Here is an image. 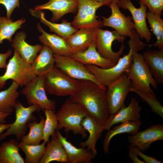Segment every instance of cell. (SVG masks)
I'll list each match as a JSON object with an SVG mask.
<instances>
[{
  "instance_id": "obj_28",
  "label": "cell",
  "mask_w": 163,
  "mask_h": 163,
  "mask_svg": "<svg viewBox=\"0 0 163 163\" xmlns=\"http://www.w3.org/2000/svg\"><path fill=\"white\" fill-rule=\"evenodd\" d=\"M19 143L11 139L0 145V163H24L19 153Z\"/></svg>"
},
{
  "instance_id": "obj_8",
  "label": "cell",
  "mask_w": 163,
  "mask_h": 163,
  "mask_svg": "<svg viewBox=\"0 0 163 163\" xmlns=\"http://www.w3.org/2000/svg\"><path fill=\"white\" fill-rule=\"evenodd\" d=\"M112 1L78 0L77 14L71 22L72 26L77 30L85 28H100L102 26V21L97 19L96 12L101 6H109Z\"/></svg>"
},
{
  "instance_id": "obj_29",
  "label": "cell",
  "mask_w": 163,
  "mask_h": 163,
  "mask_svg": "<svg viewBox=\"0 0 163 163\" xmlns=\"http://www.w3.org/2000/svg\"><path fill=\"white\" fill-rule=\"evenodd\" d=\"M141 124L140 121L126 122L115 126L113 129L108 131L104 141L103 149L104 153L108 152L110 142L115 136L124 133L133 135L138 131Z\"/></svg>"
},
{
  "instance_id": "obj_22",
  "label": "cell",
  "mask_w": 163,
  "mask_h": 163,
  "mask_svg": "<svg viewBox=\"0 0 163 163\" xmlns=\"http://www.w3.org/2000/svg\"><path fill=\"white\" fill-rule=\"evenodd\" d=\"M26 34L24 32H19L12 40L11 45L24 61L31 65L43 45H30L26 41Z\"/></svg>"
},
{
  "instance_id": "obj_25",
  "label": "cell",
  "mask_w": 163,
  "mask_h": 163,
  "mask_svg": "<svg viewBox=\"0 0 163 163\" xmlns=\"http://www.w3.org/2000/svg\"><path fill=\"white\" fill-rule=\"evenodd\" d=\"M56 161L67 163L66 152L56 134L52 136L51 140L45 146L44 154L39 163H49Z\"/></svg>"
},
{
  "instance_id": "obj_34",
  "label": "cell",
  "mask_w": 163,
  "mask_h": 163,
  "mask_svg": "<svg viewBox=\"0 0 163 163\" xmlns=\"http://www.w3.org/2000/svg\"><path fill=\"white\" fill-rule=\"evenodd\" d=\"M45 143L37 145L26 144L21 142L19 146L25 154L26 163H39L45 150Z\"/></svg>"
},
{
  "instance_id": "obj_9",
  "label": "cell",
  "mask_w": 163,
  "mask_h": 163,
  "mask_svg": "<svg viewBox=\"0 0 163 163\" xmlns=\"http://www.w3.org/2000/svg\"><path fill=\"white\" fill-rule=\"evenodd\" d=\"M40 109L37 105H33L25 107L21 102L17 101L14 108L15 120L5 132L0 135V141L12 135L15 136L18 141L20 140L22 136L26 133L28 123L36 120L37 118L33 113L40 111Z\"/></svg>"
},
{
  "instance_id": "obj_14",
  "label": "cell",
  "mask_w": 163,
  "mask_h": 163,
  "mask_svg": "<svg viewBox=\"0 0 163 163\" xmlns=\"http://www.w3.org/2000/svg\"><path fill=\"white\" fill-rule=\"evenodd\" d=\"M140 7L136 8L130 0H119L120 7L128 10L132 15L135 30L140 39L149 43L152 38V33L148 28L146 22L147 7L139 2Z\"/></svg>"
},
{
  "instance_id": "obj_38",
  "label": "cell",
  "mask_w": 163,
  "mask_h": 163,
  "mask_svg": "<svg viewBox=\"0 0 163 163\" xmlns=\"http://www.w3.org/2000/svg\"><path fill=\"white\" fill-rule=\"evenodd\" d=\"M129 150H130L142 158L146 163H161L162 162L155 158L146 155L137 147L129 145L128 146Z\"/></svg>"
},
{
  "instance_id": "obj_19",
  "label": "cell",
  "mask_w": 163,
  "mask_h": 163,
  "mask_svg": "<svg viewBox=\"0 0 163 163\" xmlns=\"http://www.w3.org/2000/svg\"><path fill=\"white\" fill-rule=\"evenodd\" d=\"M78 8V0H50L46 3L37 6L34 10H50L53 14L51 21L56 22L67 14L76 13Z\"/></svg>"
},
{
  "instance_id": "obj_21",
  "label": "cell",
  "mask_w": 163,
  "mask_h": 163,
  "mask_svg": "<svg viewBox=\"0 0 163 163\" xmlns=\"http://www.w3.org/2000/svg\"><path fill=\"white\" fill-rule=\"evenodd\" d=\"M82 125L89 134L88 139L85 141L80 143L82 147H86L95 155L97 154L96 145L97 141L101 136V134L104 130V125L89 115L83 119Z\"/></svg>"
},
{
  "instance_id": "obj_18",
  "label": "cell",
  "mask_w": 163,
  "mask_h": 163,
  "mask_svg": "<svg viewBox=\"0 0 163 163\" xmlns=\"http://www.w3.org/2000/svg\"><path fill=\"white\" fill-rule=\"evenodd\" d=\"M37 28L41 34L39 36L40 41L43 45L49 47L54 54L70 56L74 53L68 44L66 40L56 34H51L45 31L40 23Z\"/></svg>"
},
{
  "instance_id": "obj_30",
  "label": "cell",
  "mask_w": 163,
  "mask_h": 163,
  "mask_svg": "<svg viewBox=\"0 0 163 163\" xmlns=\"http://www.w3.org/2000/svg\"><path fill=\"white\" fill-rule=\"evenodd\" d=\"M19 86L12 81L8 88L0 91V112L11 113L13 112L20 94L18 90Z\"/></svg>"
},
{
  "instance_id": "obj_44",
  "label": "cell",
  "mask_w": 163,
  "mask_h": 163,
  "mask_svg": "<svg viewBox=\"0 0 163 163\" xmlns=\"http://www.w3.org/2000/svg\"><path fill=\"white\" fill-rule=\"evenodd\" d=\"M96 1H98V2H101L105 1L107 0H94ZM112 1L114 2L117 3L119 5V0H111Z\"/></svg>"
},
{
  "instance_id": "obj_1",
  "label": "cell",
  "mask_w": 163,
  "mask_h": 163,
  "mask_svg": "<svg viewBox=\"0 0 163 163\" xmlns=\"http://www.w3.org/2000/svg\"><path fill=\"white\" fill-rule=\"evenodd\" d=\"M80 82L78 91L69 98L82 104L89 115L104 125L110 114L106 90L90 81L80 80Z\"/></svg>"
},
{
  "instance_id": "obj_40",
  "label": "cell",
  "mask_w": 163,
  "mask_h": 163,
  "mask_svg": "<svg viewBox=\"0 0 163 163\" xmlns=\"http://www.w3.org/2000/svg\"><path fill=\"white\" fill-rule=\"evenodd\" d=\"M12 53V51L10 49L5 53H0V68H6L7 65V60Z\"/></svg>"
},
{
  "instance_id": "obj_24",
  "label": "cell",
  "mask_w": 163,
  "mask_h": 163,
  "mask_svg": "<svg viewBox=\"0 0 163 163\" xmlns=\"http://www.w3.org/2000/svg\"><path fill=\"white\" fill-rule=\"evenodd\" d=\"M31 64L37 76L45 75L55 66L54 53L46 46L43 45Z\"/></svg>"
},
{
  "instance_id": "obj_32",
  "label": "cell",
  "mask_w": 163,
  "mask_h": 163,
  "mask_svg": "<svg viewBox=\"0 0 163 163\" xmlns=\"http://www.w3.org/2000/svg\"><path fill=\"white\" fill-rule=\"evenodd\" d=\"M26 21L24 18L13 21L11 19L0 16V44L7 40L12 42V37Z\"/></svg>"
},
{
  "instance_id": "obj_4",
  "label": "cell",
  "mask_w": 163,
  "mask_h": 163,
  "mask_svg": "<svg viewBox=\"0 0 163 163\" xmlns=\"http://www.w3.org/2000/svg\"><path fill=\"white\" fill-rule=\"evenodd\" d=\"M125 74L130 80L132 87L146 93H153L151 86L156 89L158 83L145 61L142 55L135 53L132 63Z\"/></svg>"
},
{
  "instance_id": "obj_6",
  "label": "cell",
  "mask_w": 163,
  "mask_h": 163,
  "mask_svg": "<svg viewBox=\"0 0 163 163\" xmlns=\"http://www.w3.org/2000/svg\"><path fill=\"white\" fill-rule=\"evenodd\" d=\"M80 83V80L71 77L55 66L45 75V89L51 95H72L78 91Z\"/></svg>"
},
{
  "instance_id": "obj_33",
  "label": "cell",
  "mask_w": 163,
  "mask_h": 163,
  "mask_svg": "<svg viewBox=\"0 0 163 163\" xmlns=\"http://www.w3.org/2000/svg\"><path fill=\"white\" fill-rule=\"evenodd\" d=\"M146 18L156 38L155 43L148 46L163 49V20L159 16L149 11L146 12Z\"/></svg>"
},
{
  "instance_id": "obj_39",
  "label": "cell",
  "mask_w": 163,
  "mask_h": 163,
  "mask_svg": "<svg viewBox=\"0 0 163 163\" xmlns=\"http://www.w3.org/2000/svg\"><path fill=\"white\" fill-rule=\"evenodd\" d=\"M0 4L4 6L6 10V17L11 19L12 12L16 7L19 8V0H0Z\"/></svg>"
},
{
  "instance_id": "obj_35",
  "label": "cell",
  "mask_w": 163,
  "mask_h": 163,
  "mask_svg": "<svg viewBox=\"0 0 163 163\" xmlns=\"http://www.w3.org/2000/svg\"><path fill=\"white\" fill-rule=\"evenodd\" d=\"M46 118L44 124L43 140L45 143L49 141V138L56 134L57 129L58 120L55 110H44Z\"/></svg>"
},
{
  "instance_id": "obj_31",
  "label": "cell",
  "mask_w": 163,
  "mask_h": 163,
  "mask_svg": "<svg viewBox=\"0 0 163 163\" xmlns=\"http://www.w3.org/2000/svg\"><path fill=\"white\" fill-rule=\"evenodd\" d=\"M45 119L42 117L40 121L38 123L34 120L29 123L28 127L29 130L28 134L22 136L21 142L24 144L30 145H37L43 140V129Z\"/></svg>"
},
{
  "instance_id": "obj_43",
  "label": "cell",
  "mask_w": 163,
  "mask_h": 163,
  "mask_svg": "<svg viewBox=\"0 0 163 163\" xmlns=\"http://www.w3.org/2000/svg\"><path fill=\"white\" fill-rule=\"evenodd\" d=\"M12 123H1L0 124V135L5 130L9 128L11 126Z\"/></svg>"
},
{
  "instance_id": "obj_10",
  "label": "cell",
  "mask_w": 163,
  "mask_h": 163,
  "mask_svg": "<svg viewBox=\"0 0 163 163\" xmlns=\"http://www.w3.org/2000/svg\"><path fill=\"white\" fill-rule=\"evenodd\" d=\"M55 66L71 77L78 80L93 82L102 88L107 90L86 66L70 56L54 54Z\"/></svg>"
},
{
  "instance_id": "obj_17",
  "label": "cell",
  "mask_w": 163,
  "mask_h": 163,
  "mask_svg": "<svg viewBox=\"0 0 163 163\" xmlns=\"http://www.w3.org/2000/svg\"><path fill=\"white\" fill-rule=\"evenodd\" d=\"M70 56L85 65H91L103 69L110 68L116 64L104 57L98 52L95 41L86 50L75 52Z\"/></svg>"
},
{
  "instance_id": "obj_27",
  "label": "cell",
  "mask_w": 163,
  "mask_h": 163,
  "mask_svg": "<svg viewBox=\"0 0 163 163\" xmlns=\"http://www.w3.org/2000/svg\"><path fill=\"white\" fill-rule=\"evenodd\" d=\"M157 83L163 84V49L147 50L142 54Z\"/></svg>"
},
{
  "instance_id": "obj_16",
  "label": "cell",
  "mask_w": 163,
  "mask_h": 163,
  "mask_svg": "<svg viewBox=\"0 0 163 163\" xmlns=\"http://www.w3.org/2000/svg\"><path fill=\"white\" fill-rule=\"evenodd\" d=\"M141 110L139 101L134 97H132L128 106H125L115 113L110 114L104 125V130L108 131L113 125L118 123L140 121Z\"/></svg>"
},
{
  "instance_id": "obj_11",
  "label": "cell",
  "mask_w": 163,
  "mask_h": 163,
  "mask_svg": "<svg viewBox=\"0 0 163 163\" xmlns=\"http://www.w3.org/2000/svg\"><path fill=\"white\" fill-rule=\"evenodd\" d=\"M45 75L37 76L24 86L21 93L25 96L28 105H37L43 110H55V101L48 98L46 94Z\"/></svg>"
},
{
  "instance_id": "obj_2",
  "label": "cell",
  "mask_w": 163,
  "mask_h": 163,
  "mask_svg": "<svg viewBox=\"0 0 163 163\" xmlns=\"http://www.w3.org/2000/svg\"><path fill=\"white\" fill-rule=\"evenodd\" d=\"M129 37L128 42L129 52L122 57H120L113 67L105 69L91 65H85L97 79L107 88L128 71L132 63L134 54L148 46L142 41L134 29L132 30Z\"/></svg>"
},
{
  "instance_id": "obj_37",
  "label": "cell",
  "mask_w": 163,
  "mask_h": 163,
  "mask_svg": "<svg viewBox=\"0 0 163 163\" xmlns=\"http://www.w3.org/2000/svg\"><path fill=\"white\" fill-rule=\"evenodd\" d=\"M139 2L146 5L148 11L161 17L163 14V0H139Z\"/></svg>"
},
{
  "instance_id": "obj_23",
  "label": "cell",
  "mask_w": 163,
  "mask_h": 163,
  "mask_svg": "<svg viewBox=\"0 0 163 163\" xmlns=\"http://www.w3.org/2000/svg\"><path fill=\"white\" fill-rule=\"evenodd\" d=\"M96 28L79 29L66 40L74 53L86 50L95 41Z\"/></svg>"
},
{
  "instance_id": "obj_42",
  "label": "cell",
  "mask_w": 163,
  "mask_h": 163,
  "mask_svg": "<svg viewBox=\"0 0 163 163\" xmlns=\"http://www.w3.org/2000/svg\"><path fill=\"white\" fill-rule=\"evenodd\" d=\"M11 113L6 112H0V124L6 123V119Z\"/></svg>"
},
{
  "instance_id": "obj_12",
  "label": "cell",
  "mask_w": 163,
  "mask_h": 163,
  "mask_svg": "<svg viewBox=\"0 0 163 163\" xmlns=\"http://www.w3.org/2000/svg\"><path fill=\"white\" fill-rule=\"evenodd\" d=\"M131 87L130 80L124 73L107 88L106 97L110 114L125 106V101Z\"/></svg>"
},
{
  "instance_id": "obj_3",
  "label": "cell",
  "mask_w": 163,
  "mask_h": 163,
  "mask_svg": "<svg viewBox=\"0 0 163 163\" xmlns=\"http://www.w3.org/2000/svg\"><path fill=\"white\" fill-rule=\"evenodd\" d=\"M56 114L58 121V129L64 128L66 133L71 131L75 134H79L83 138L86 137V131L82 122L88 114L82 104L69 98L62 105Z\"/></svg>"
},
{
  "instance_id": "obj_20",
  "label": "cell",
  "mask_w": 163,
  "mask_h": 163,
  "mask_svg": "<svg viewBox=\"0 0 163 163\" xmlns=\"http://www.w3.org/2000/svg\"><path fill=\"white\" fill-rule=\"evenodd\" d=\"M56 134L63 146L67 155L69 163H91L96 156L87 149L78 148L74 146L57 129Z\"/></svg>"
},
{
  "instance_id": "obj_41",
  "label": "cell",
  "mask_w": 163,
  "mask_h": 163,
  "mask_svg": "<svg viewBox=\"0 0 163 163\" xmlns=\"http://www.w3.org/2000/svg\"><path fill=\"white\" fill-rule=\"evenodd\" d=\"M128 156L133 162L134 163H145L144 161L140 160L138 155L133 152L129 150Z\"/></svg>"
},
{
  "instance_id": "obj_26",
  "label": "cell",
  "mask_w": 163,
  "mask_h": 163,
  "mask_svg": "<svg viewBox=\"0 0 163 163\" xmlns=\"http://www.w3.org/2000/svg\"><path fill=\"white\" fill-rule=\"evenodd\" d=\"M29 11L32 16L39 19L42 23L47 26L51 32L66 40L78 30L72 26L71 22L65 19L62 20L60 24L53 23L47 20L44 12L40 10L30 9Z\"/></svg>"
},
{
  "instance_id": "obj_13",
  "label": "cell",
  "mask_w": 163,
  "mask_h": 163,
  "mask_svg": "<svg viewBox=\"0 0 163 163\" xmlns=\"http://www.w3.org/2000/svg\"><path fill=\"white\" fill-rule=\"evenodd\" d=\"M109 6L111 14L108 18L102 17V26L111 27L120 35L129 37L132 30L135 28L132 17L122 13L120 6L114 2L112 1Z\"/></svg>"
},
{
  "instance_id": "obj_5",
  "label": "cell",
  "mask_w": 163,
  "mask_h": 163,
  "mask_svg": "<svg viewBox=\"0 0 163 163\" xmlns=\"http://www.w3.org/2000/svg\"><path fill=\"white\" fill-rule=\"evenodd\" d=\"M126 39L115 30L110 31L96 28L95 42L98 52L116 63L123 52V43Z\"/></svg>"
},
{
  "instance_id": "obj_15",
  "label": "cell",
  "mask_w": 163,
  "mask_h": 163,
  "mask_svg": "<svg viewBox=\"0 0 163 163\" xmlns=\"http://www.w3.org/2000/svg\"><path fill=\"white\" fill-rule=\"evenodd\" d=\"M163 139V125L161 123L151 125L128 137L130 145L137 147L142 152L149 148L153 142Z\"/></svg>"
},
{
  "instance_id": "obj_36",
  "label": "cell",
  "mask_w": 163,
  "mask_h": 163,
  "mask_svg": "<svg viewBox=\"0 0 163 163\" xmlns=\"http://www.w3.org/2000/svg\"><path fill=\"white\" fill-rule=\"evenodd\" d=\"M130 92L137 94L143 101L148 104L153 112L163 118V107L154 92H144L136 90L132 87L130 89Z\"/></svg>"
},
{
  "instance_id": "obj_7",
  "label": "cell",
  "mask_w": 163,
  "mask_h": 163,
  "mask_svg": "<svg viewBox=\"0 0 163 163\" xmlns=\"http://www.w3.org/2000/svg\"><path fill=\"white\" fill-rule=\"evenodd\" d=\"M6 69L4 75H0V89L4 86L8 80L11 79L19 86H25L37 76L31 65L24 61L14 50Z\"/></svg>"
}]
</instances>
